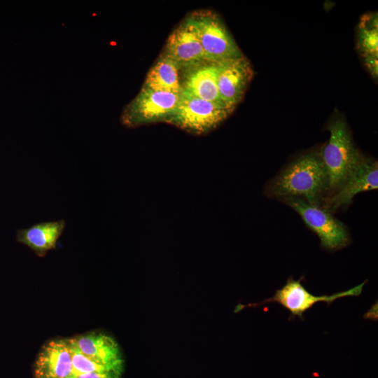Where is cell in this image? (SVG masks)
Returning a JSON list of instances; mask_svg holds the SVG:
<instances>
[{
    "mask_svg": "<svg viewBox=\"0 0 378 378\" xmlns=\"http://www.w3.org/2000/svg\"><path fill=\"white\" fill-rule=\"evenodd\" d=\"M281 201L300 215L318 237L324 249L337 251L349 244L351 239L345 225L321 206L312 205L298 197H286Z\"/></svg>",
    "mask_w": 378,
    "mask_h": 378,
    "instance_id": "277c9868",
    "label": "cell"
},
{
    "mask_svg": "<svg viewBox=\"0 0 378 378\" xmlns=\"http://www.w3.org/2000/svg\"><path fill=\"white\" fill-rule=\"evenodd\" d=\"M302 278L295 280L290 276L286 284L276 290L275 294L263 302L253 304L258 306L265 303L276 302L288 309L290 314V318L298 316L304 319L303 314L312 308L314 304L325 302L328 304L334 300L346 296H358L363 290V287L367 280L358 286L348 290L340 292L330 295L316 296L311 294L301 284Z\"/></svg>",
    "mask_w": 378,
    "mask_h": 378,
    "instance_id": "52a82bcc",
    "label": "cell"
},
{
    "mask_svg": "<svg viewBox=\"0 0 378 378\" xmlns=\"http://www.w3.org/2000/svg\"><path fill=\"white\" fill-rule=\"evenodd\" d=\"M358 48L363 56L378 55L377 15H363L358 25Z\"/></svg>",
    "mask_w": 378,
    "mask_h": 378,
    "instance_id": "2e32d148",
    "label": "cell"
},
{
    "mask_svg": "<svg viewBox=\"0 0 378 378\" xmlns=\"http://www.w3.org/2000/svg\"><path fill=\"white\" fill-rule=\"evenodd\" d=\"M69 341V339H68ZM71 351L72 374L115 372L122 374V372L99 363L82 354L69 341Z\"/></svg>",
    "mask_w": 378,
    "mask_h": 378,
    "instance_id": "e0dca14e",
    "label": "cell"
},
{
    "mask_svg": "<svg viewBox=\"0 0 378 378\" xmlns=\"http://www.w3.org/2000/svg\"><path fill=\"white\" fill-rule=\"evenodd\" d=\"M216 83L223 104L234 109L242 99L253 70L243 55L216 63Z\"/></svg>",
    "mask_w": 378,
    "mask_h": 378,
    "instance_id": "ba28073f",
    "label": "cell"
},
{
    "mask_svg": "<svg viewBox=\"0 0 378 378\" xmlns=\"http://www.w3.org/2000/svg\"><path fill=\"white\" fill-rule=\"evenodd\" d=\"M178 66L162 55L149 70L143 87L156 91L181 94L183 89Z\"/></svg>",
    "mask_w": 378,
    "mask_h": 378,
    "instance_id": "9a60e30c",
    "label": "cell"
},
{
    "mask_svg": "<svg viewBox=\"0 0 378 378\" xmlns=\"http://www.w3.org/2000/svg\"><path fill=\"white\" fill-rule=\"evenodd\" d=\"M232 110L182 90L176 109L167 122L187 131L202 134L216 127Z\"/></svg>",
    "mask_w": 378,
    "mask_h": 378,
    "instance_id": "5b68a950",
    "label": "cell"
},
{
    "mask_svg": "<svg viewBox=\"0 0 378 378\" xmlns=\"http://www.w3.org/2000/svg\"><path fill=\"white\" fill-rule=\"evenodd\" d=\"M363 57L365 66L371 75L374 78H377L378 74V55H368Z\"/></svg>",
    "mask_w": 378,
    "mask_h": 378,
    "instance_id": "d6986e66",
    "label": "cell"
},
{
    "mask_svg": "<svg viewBox=\"0 0 378 378\" xmlns=\"http://www.w3.org/2000/svg\"><path fill=\"white\" fill-rule=\"evenodd\" d=\"M82 354L93 360L122 372L123 360L118 344L111 336L90 332L69 338Z\"/></svg>",
    "mask_w": 378,
    "mask_h": 378,
    "instance_id": "7c38bea8",
    "label": "cell"
},
{
    "mask_svg": "<svg viewBox=\"0 0 378 378\" xmlns=\"http://www.w3.org/2000/svg\"><path fill=\"white\" fill-rule=\"evenodd\" d=\"M181 94L143 87L124 110L122 123L132 127L153 122L167 121L175 112Z\"/></svg>",
    "mask_w": 378,
    "mask_h": 378,
    "instance_id": "8992f818",
    "label": "cell"
},
{
    "mask_svg": "<svg viewBox=\"0 0 378 378\" xmlns=\"http://www.w3.org/2000/svg\"><path fill=\"white\" fill-rule=\"evenodd\" d=\"M66 227L64 220L41 222L25 229L17 230V241L31 248L38 256L56 248L57 241Z\"/></svg>",
    "mask_w": 378,
    "mask_h": 378,
    "instance_id": "5bb4252c",
    "label": "cell"
},
{
    "mask_svg": "<svg viewBox=\"0 0 378 378\" xmlns=\"http://www.w3.org/2000/svg\"><path fill=\"white\" fill-rule=\"evenodd\" d=\"M328 130L330 132L329 139L320 151L328 178L326 197L342 187L363 158L355 146L344 119L335 118L328 125Z\"/></svg>",
    "mask_w": 378,
    "mask_h": 378,
    "instance_id": "7a4b0ae2",
    "label": "cell"
},
{
    "mask_svg": "<svg viewBox=\"0 0 378 378\" xmlns=\"http://www.w3.org/2000/svg\"><path fill=\"white\" fill-rule=\"evenodd\" d=\"M375 309H377V307L374 308V305L372 307V308L368 311V312L365 315V319H372L377 320V316H375Z\"/></svg>",
    "mask_w": 378,
    "mask_h": 378,
    "instance_id": "ffe728a7",
    "label": "cell"
},
{
    "mask_svg": "<svg viewBox=\"0 0 378 378\" xmlns=\"http://www.w3.org/2000/svg\"><path fill=\"white\" fill-rule=\"evenodd\" d=\"M121 374L115 372H91L72 374L69 378H120Z\"/></svg>",
    "mask_w": 378,
    "mask_h": 378,
    "instance_id": "ac0fdd59",
    "label": "cell"
},
{
    "mask_svg": "<svg viewBox=\"0 0 378 378\" xmlns=\"http://www.w3.org/2000/svg\"><path fill=\"white\" fill-rule=\"evenodd\" d=\"M378 165L374 160L363 156L360 163L342 187L325 198L321 207L331 214L346 209L359 192L377 189Z\"/></svg>",
    "mask_w": 378,
    "mask_h": 378,
    "instance_id": "9c48e42d",
    "label": "cell"
},
{
    "mask_svg": "<svg viewBox=\"0 0 378 378\" xmlns=\"http://www.w3.org/2000/svg\"><path fill=\"white\" fill-rule=\"evenodd\" d=\"M201 43L205 59L218 62L242 55L220 16L211 10H199L189 15Z\"/></svg>",
    "mask_w": 378,
    "mask_h": 378,
    "instance_id": "3957f363",
    "label": "cell"
},
{
    "mask_svg": "<svg viewBox=\"0 0 378 378\" xmlns=\"http://www.w3.org/2000/svg\"><path fill=\"white\" fill-rule=\"evenodd\" d=\"M182 70L181 85L183 90L198 98L227 107L219 95L216 63L205 61Z\"/></svg>",
    "mask_w": 378,
    "mask_h": 378,
    "instance_id": "4fadbf2b",
    "label": "cell"
},
{
    "mask_svg": "<svg viewBox=\"0 0 378 378\" xmlns=\"http://www.w3.org/2000/svg\"><path fill=\"white\" fill-rule=\"evenodd\" d=\"M35 378H69L71 351L68 339L53 340L43 346L34 363Z\"/></svg>",
    "mask_w": 378,
    "mask_h": 378,
    "instance_id": "8fae6325",
    "label": "cell"
},
{
    "mask_svg": "<svg viewBox=\"0 0 378 378\" xmlns=\"http://www.w3.org/2000/svg\"><path fill=\"white\" fill-rule=\"evenodd\" d=\"M328 190V178L320 152L303 154L285 167L268 183L265 193L279 200L298 197L321 206Z\"/></svg>",
    "mask_w": 378,
    "mask_h": 378,
    "instance_id": "6da1fadb",
    "label": "cell"
},
{
    "mask_svg": "<svg viewBox=\"0 0 378 378\" xmlns=\"http://www.w3.org/2000/svg\"><path fill=\"white\" fill-rule=\"evenodd\" d=\"M164 55L172 60L180 69L206 61L201 43L189 16L169 35Z\"/></svg>",
    "mask_w": 378,
    "mask_h": 378,
    "instance_id": "30bf717a",
    "label": "cell"
}]
</instances>
